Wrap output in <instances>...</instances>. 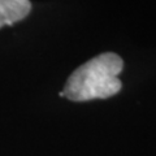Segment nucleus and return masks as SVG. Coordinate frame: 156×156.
<instances>
[{
  "mask_svg": "<svg viewBox=\"0 0 156 156\" xmlns=\"http://www.w3.org/2000/svg\"><path fill=\"white\" fill-rule=\"evenodd\" d=\"M122 69L124 61L117 53H100L72 73L62 90L64 96L72 101H89L113 96L122 89L119 78Z\"/></svg>",
  "mask_w": 156,
  "mask_h": 156,
  "instance_id": "nucleus-1",
  "label": "nucleus"
},
{
  "mask_svg": "<svg viewBox=\"0 0 156 156\" xmlns=\"http://www.w3.org/2000/svg\"><path fill=\"white\" fill-rule=\"evenodd\" d=\"M30 11L29 0H0V29L25 20Z\"/></svg>",
  "mask_w": 156,
  "mask_h": 156,
  "instance_id": "nucleus-2",
  "label": "nucleus"
}]
</instances>
